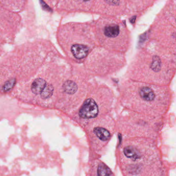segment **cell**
I'll return each instance as SVG.
<instances>
[{"label":"cell","mask_w":176,"mask_h":176,"mask_svg":"<svg viewBox=\"0 0 176 176\" xmlns=\"http://www.w3.org/2000/svg\"><path fill=\"white\" fill-rule=\"evenodd\" d=\"M172 95L169 86L137 84L133 95L134 107L146 115L163 118L169 111Z\"/></svg>","instance_id":"6da1fadb"},{"label":"cell","mask_w":176,"mask_h":176,"mask_svg":"<svg viewBox=\"0 0 176 176\" xmlns=\"http://www.w3.org/2000/svg\"><path fill=\"white\" fill-rule=\"evenodd\" d=\"M176 74V61L152 54L144 60L137 78L147 83L169 86Z\"/></svg>","instance_id":"7a4b0ae2"},{"label":"cell","mask_w":176,"mask_h":176,"mask_svg":"<svg viewBox=\"0 0 176 176\" xmlns=\"http://www.w3.org/2000/svg\"><path fill=\"white\" fill-rule=\"evenodd\" d=\"M98 109L96 102L92 99L85 101L79 111V116L83 118H92L97 115Z\"/></svg>","instance_id":"3957f363"},{"label":"cell","mask_w":176,"mask_h":176,"mask_svg":"<svg viewBox=\"0 0 176 176\" xmlns=\"http://www.w3.org/2000/svg\"><path fill=\"white\" fill-rule=\"evenodd\" d=\"M120 25L115 23H109L102 28V33L105 38L108 39H115L121 33Z\"/></svg>","instance_id":"277c9868"},{"label":"cell","mask_w":176,"mask_h":176,"mask_svg":"<svg viewBox=\"0 0 176 176\" xmlns=\"http://www.w3.org/2000/svg\"><path fill=\"white\" fill-rule=\"evenodd\" d=\"M71 51L75 58L81 59L87 57L89 52V48L84 44L77 43L72 46Z\"/></svg>","instance_id":"5b68a950"},{"label":"cell","mask_w":176,"mask_h":176,"mask_svg":"<svg viewBox=\"0 0 176 176\" xmlns=\"http://www.w3.org/2000/svg\"><path fill=\"white\" fill-rule=\"evenodd\" d=\"M45 80L41 78H36L31 84L30 89L31 93L36 96L40 95L47 85Z\"/></svg>","instance_id":"8992f818"},{"label":"cell","mask_w":176,"mask_h":176,"mask_svg":"<svg viewBox=\"0 0 176 176\" xmlns=\"http://www.w3.org/2000/svg\"><path fill=\"white\" fill-rule=\"evenodd\" d=\"M94 132L102 141H108L111 136V134L108 131L101 127H97L94 129Z\"/></svg>","instance_id":"52a82bcc"},{"label":"cell","mask_w":176,"mask_h":176,"mask_svg":"<svg viewBox=\"0 0 176 176\" xmlns=\"http://www.w3.org/2000/svg\"><path fill=\"white\" fill-rule=\"evenodd\" d=\"M63 89L67 94H74L77 89L76 83L72 81H67L65 82L63 86Z\"/></svg>","instance_id":"ba28073f"},{"label":"cell","mask_w":176,"mask_h":176,"mask_svg":"<svg viewBox=\"0 0 176 176\" xmlns=\"http://www.w3.org/2000/svg\"><path fill=\"white\" fill-rule=\"evenodd\" d=\"M54 91V88L52 85L47 84V85L43 89L41 94L40 95V97L44 100L47 99L48 98H50L52 96Z\"/></svg>","instance_id":"9c48e42d"},{"label":"cell","mask_w":176,"mask_h":176,"mask_svg":"<svg viewBox=\"0 0 176 176\" xmlns=\"http://www.w3.org/2000/svg\"><path fill=\"white\" fill-rule=\"evenodd\" d=\"M97 175L98 176H110L112 175V174L106 165L100 164L98 168Z\"/></svg>","instance_id":"30bf717a"},{"label":"cell","mask_w":176,"mask_h":176,"mask_svg":"<svg viewBox=\"0 0 176 176\" xmlns=\"http://www.w3.org/2000/svg\"><path fill=\"white\" fill-rule=\"evenodd\" d=\"M104 1L108 4L114 5L118 4L120 0H104Z\"/></svg>","instance_id":"8fae6325"},{"label":"cell","mask_w":176,"mask_h":176,"mask_svg":"<svg viewBox=\"0 0 176 176\" xmlns=\"http://www.w3.org/2000/svg\"><path fill=\"white\" fill-rule=\"evenodd\" d=\"M74 2H76V3L78 4H81V3H85L89 2L91 0H72Z\"/></svg>","instance_id":"7c38bea8"},{"label":"cell","mask_w":176,"mask_h":176,"mask_svg":"<svg viewBox=\"0 0 176 176\" xmlns=\"http://www.w3.org/2000/svg\"><path fill=\"white\" fill-rule=\"evenodd\" d=\"M175 21H176V19H175Z\"/></svg>","instance_id":"4fadbf2b"}]
</instances>
